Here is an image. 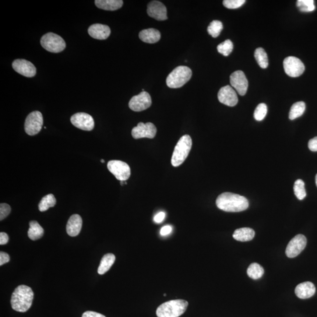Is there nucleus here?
<instances>
[{
  "label": "nucleus",
  "mask_w": 317,
  "mask_h": 317,
  "mask_svg": "<svg viewBox=\"0 0 317 317\" xmlns=\"http://www.w3.org/2000/svg\"><path fill=\"white\" fill-rule=\"evenodd\" d=\"M216 205L218 209L226 212H241L248 209L249 203L244 196L225 192L218 196Z\"/></svg>",
  "instance_id": "nucleus-1"
},
{
  "label": "nucleus",
  "mask_w": 317,
  "mask_h": 317,
  "mask_svg": "<svg viewBox=\"0 0 317 317\" xmlns=\"http://www.w3.org/2000/svg\"><path fill=\"white\" fill-rule=\"evenodd\" d=\"M33 299L34 292L32 289L27 285H21L14 290L11 304L15 311L25 312L31 308Z\"/></svg>",
  "instance_id": "nucleus-2"
},
{
  "label": "nucleus",
  "mask_w": 317,
  "mask_h": 317,
  "mask_svg": "<svg viewBox=\"0 0 317 317\" xmlns=\"http://www.w3.org/2000/svg\"><path fill=\"white\" fill-rule=\"evenodd\" d=\"M188 302L184 299H174L163 303L156 310L157 317H179L186 311Z\"/></svg>",
  "instance_id": "nucleus-3"
},
{
  "label": "nucleus",
  "mask_w": 317,
  "mask_h": 317,
  "mask_svg": "<svg viewBox=\"0 0 317 317\" xmlns=\"http://www.w3.org/2000/svg\"><path fill=\"white\" fill-rule=\"evenodd\" d=\"M192 146L191 137L188 135L183 136L179 139L173 153L171 163L174 167L181 165L188 156Z\"/></svg>",
  "instance_id": "nucleus-4"
},
{
  "label": "nucleus",
  "mask_w": 317,
  "mask_h": 317,
  "mask_svg": "<svg viewBox=\"0 0 317 317\" xmlns=\"http://www.w3.org/2000/svg\"><path fill=\"white\" fill-rule=\"evenodd\" d=\"M192 75V70L189 67L186 66L176 67L167 77V86L171 88H181L188 82Z\"/></svg>",
  "instance_id": "nucleus-5"
},
{
  "label": "nucleus",
  "mask_w": 317,
  "mask_h": 317,
  "mask_svg": "<svg viewBox=\"0 0 317 317\" xmlns=\"http://www.w3.org/2000/svg\"><path fill=\"white\" fill-rule=\"evenodd\" d=\"M41 44L46 50L53 53L61 52L66 47V43L63 39L53 33L44 35L41 39Z\"/></svg>",
  "instance_id": "nucleus-6"
},
{
  "label": "nucleus",
  "mask_w": 317,
  "mask_h": 317,
  "mask_svg": "<svg viewBox=\"0 0 317 317\" xmlns=\"http://www.w3.org/2000/svg\"><path fill=\"white\" fill-rule=\"evenodd\" d=\"M43 125V116L40 112L34 111L28 115L25 122V131L28 135L34 136L41 131Z\"/></svg>",
  "instance_id": "nucleus-7"
},
{
  "label": "nucleus",
  "mask_w": 317,
  "mask_h": 317,
  "mask_svg": "<svg viewBox=\"0 0 317 317\" xmlns=\"http://www.w3.org/2000/svg\"><path fill=\"white\" fill-rule=\"evenodd\" d=\"M109 172L120 181H126L130 176L129 166L121 161H111L107 165Z\"/></svg>",
  "instance_id": "nucleus-8"
},
{
  "label": "nucleus",
  "mask_w": 317,
  "mask_h": 317,
  "mask_svg": "<svg viewBox=\"0 0 317 317\" xmlns=\"http://www.w3.org/2000/svg\"><path fill=\"white\" fill-rule=\"evenodd\" d=\"M285 73L289 76L296 77L302 75L305 70L304 63L295 56H288L285 58L283 62Z\"/></svg>",
  "instance_id": "nucleus-9"
},
{
  "label": "nucleus",
  "mask_w": 317,
  "mask_h": 317,
  "mask_svg": "<svg viewBox=\"0 0 317 317\" xmlns=\"http://www.w3.org/2000/svg\"><path fill=\"white\" fill-rule=\"evenodd\" d=\"M306 239L304 235L298 234L292 238L289 242L285 254L289 258H294L300 254L305 248Z\"/></svg>",
  "instance_id": "nucleus-10"
},
{
  "label": "nucleus",
  "mask_w": 317,
  "mask_h": 317,
  "mask_svg": "<svg viewBox=\"0 0 317 317\" xmlns=\"http://www.w3.org/2000/svg\"><path fill=\"white\" fill-rule=\"evenodd\" d=\"M151 105L150 95L145 91H142L139 95L133 97L129 102V108L135 112L146 110Z\"/></svg>",
  "instance_id": "nucleus-11"
},
{
  "label": "nucleus",
  "mask_w": 317,
  "mask_h": 317,
  "mask_svg": "<svg viewBox=\"0 0 317 317\" xmlns=\"http://www.w3.org/2000/svg\"><path fill=\"white\" fill-rule=\"evenodd\" d=\"M157 132L156 126L152 123H144L140 122L133 128L132 130V135L134 139H138L146 137L153 139Z\"/></svg>",
  "instance_id": "nucleus-12"
},
{
  "label": "nucleus",
  "mask_w": 317,
  "mask_h": 317,
  "mask_svg": "<svg viewBox=\"0 0 317 317\" xmlns=\"http://www.w3.org/2000/svg\"><path fill=\"white\" fill-rule=\"evenodd\" d=\"M70 122L76 128L87 131H91L94 128L93 118L86 113L79 112L74 114L70 118Z\"/></svg>",
  "instance_id": "nucleus-13"
},
{
  "label": "nucleus",
  "mask_w": 317,
  "mask_h": 317,
  "mask_svg": "<svg viewBox=\"0 0 317 317\" xmlns=\"http://www.w3.org/2000/svg\"><path fill=\"white\" fill-rule=\"evenodd\" d=\"M231 86L238 94L244 96L248 89L249 83L244 72L237 70L231 74L230 77Z\"/></svg>",
  "instance_id": "nucleus-14"
},
{
  "label": "nucleus",
  "mask_w": 317,
  "mask_h": 317,
  "mask_svg": "<svg viewBox=\"0 0 317 317\" xmlns=\"http://www.w3.org/2000/svg\"><path fill=\"white\" fill-rule=\"evenodd\" d=\"M218 100L220 103L228 107H234L238 103V97L236 92L233 88L229 86L222 87L218 91Z\"/></svg>",
  "instance_id": "nucleus-15"
},
{
  "label": "nucleus",
  "mask_w": 317,
  "mask_h": 317,
  "mask_svg": "<svg viewBox=\"0 0 317 317\" xmlns=\"http://www.w3.org/2000/svg\"><path fill=\"white\" fill-rule=\"evenodd\" d=\"M13 68L17 73L24 76L31 77L36 75V68L26 59H16L13 62Z\"/></svg>",
  "instance_id": "nucleus-16"
},
{
  "label": "nucleus",
  "mask_w": 317,
  "mask_h": 317,
  "mask_svg": "<svg viewBox=\"0 0 317 317\" xmlns=\"http://www.w3.org/2000/svg\"><path fill=\"white\" fill-rule=\"evenodd\" d=\"M147 13L150 17L158 21L168 19L167 7L160 2H151L147 6Z\"/></svg>",
  "instance_id": "nucleus-17"
},
{
  "label": "nucleus",
  "mask_w": 317,
  "mask_h": 317,
  "mask_svg": "<svg viewBox=\"0 0 317 317\" xmlns=\"http://www.w3.org/2000/svg\"><path fill=\"white\" fill-rule=\"evenodd\" d=\"M111 33L110 28L106 25L95 24L88 28V34L91 37L97 40H104L107 39Z\"/></svg>",
  "instance_id": "nucleus-18"
},
{
  "label": "nucleus",
  "mask_w": 317,
  "mask_h": 317,
  "mask_svg": "<svg viewBox=\"0 0 317 317\" xmlns=\"http://www.w3.org/2000/svg\"><path fill=\"white\" fill-rule=\"evenodd\" d=\"M295 293L301 299H307L315 293V287L311 282L306 281L299 284L295 289Z\"/></svg>",
  "instance_id": "nucleus-19"
},
{
  "label": "nucleus",
  "mask_w": 317,
  "mask_h": 317,
  "mask_svg": "<svg viewBox=\"0 0 317 317\" xmlns=\"http://www.w3.org/2000/svg\"><path fill=\"white\" fill-rule=\"evenodd\" d=\"M83 219L78 214H73L70 216L66 225L67 233L71 237L78 235L82 228Z\"/></svg>",
  "instance_id": "nucleus-20"
},
{
  "label": "nucleus",
  "mask_w": 317,
  "mask_h": 317,
  "mask_svg": "<svg viewBox=\"0 0 317 317\" xmlns=\"http://www.w3.org/2000/svg\"><path fill=\"white\" fill-rule=\"evenodd\" d=\"M139 37L146 43L154 44L160 40L161 33L154 28L143 30L140 32Z\"/></svg>",
  "instance_id": "nucleus-21"
},
{
  "label": "nucleus",
  "mask_w": 317,
  "mask_h": 317,
  "mask_svg": "<svg viewBox=\"0 0 317 317\" xmlns=\"http://www.w3.org/2000/svg\"><path fill=\"white\" fill-rule=\"evenodd\" d=\"M255 231L251 228L244 227L235 230L232 234L235 241L245 242L252 241L255 237Z\"/></svg>",
  "instance_id": "nucleus-22"
},
{
  "label": "nucleus",
  "mask_w": 317,
  "mask_h": 317,
  "mask_svg": "<svg viewBox=\"0 0 317 317\" xmlns=\"http://www.w3.org/2000/svg\"><path fill=\"white\" fill-rule=\"evenodd\" d=\"M95 4L99 9L115 11L121 9L123 2L122 0H96Z\"/></svg>",
  "instance_id": "nucleus-23"
},
{
  "label": "nucleus",
  "mask_w": 317,
  "mask_h": 317,
  "mask_svg": "<svg viewBox=\"0 0 317 317\" xmlns=\"http://www.w3.org/2000/svg\"><path fill=\"white\" fill-rule=\"evenodd\" d=\"M116 257L112 253H108L104 256L101 261L100 265L98 267V273L99 274H104L111 269L113 264L115 262Z\"/></svg>",
  "instance_id": "nucleus-24"
},
{
  "label": "nucleus",
  "mask_w": 317,
  "mask_h": 317,
  "mask_svg": "<svg viewBox=\"0 0 317 317\" xmlns=\"http://www.w3.org/2000/svg\"><path fill=\"white\" fill-rule=\"evenodd\" d=\"M44 234V230L37 221L30 222V228L28 231V235L32 241H37L41 239Z\"/></svg>",
  "instance_id": "nucleus-25"
},
{
  "label": "nucleus",
  "mask_w": 317,
  "mask_h": 317,
  "mask_svg": "<svg viewBox=\"0 0 317 317\" xmlns=\"http://www.w3.org/2000/svg\"><path fill=\"white\" fill-rule=\"evenodd\" d=\"M305 110V104L304 102L299 101L292 105L290 113H289V119L294 120L304 114Z\"/></svg>",
  "instance_id": "nucleus-26"
},
{
  "label": "nucleus",
  "mask_w": 317,
  "mask_h": 317,
  "mask_svg": "<svg viewBox=\"0 0 317 317\" xmlns=\"http://www.w3.org/2000/svg\"><path fill=\"white\" fill-rule=\"evenodd\" d=\"M264 270L262 266L256 263H253L249 266L247 273L249 277L253 280H258L263 276Z\"/></svg>",
  "instance_id": "nucleus-27"
},
{
  "label": "nucleus",
  "mask_w": 317,
  "mask_h": 317,
  "mask_svg": "<svg viewBox=\"0 0 317 317\" xmlns=\"http://www.w3.org/2000/svg\"><path fill=\"white\" fill-rule=\"evenodd\" d=\"M255 57L261 68L265 69L269 66L267 54L263 48H259L256 49Z\"/></svg>",
  "instance_id": "nucleus-28"
},
{
  "label": "nucleus",
  "mask_w": 317,
  "mask_h": 317,
  "mask_svg": "<svg viewBox=\"0 0 317 317\" xmlns=\"http://www.w3.org/2000/svg\"><path fill=\"white\" fill-rule=\"evenodd\" d=\"M56 204L55 197L52 194L45 196L39 204V210L40 211H47L50 207H54Z\"/></svg>",
  "instance_id": "nucleus-29"
},
{
  "label": "nucleus",
  "mask_w": 317,
  "mask_h": 317,
  "mask_svg": "<svg viewBox=\"0 0 317 317\" xmlns=\"http://www.w3.org/2000/svg\"><path fill=\"white\" fill-rule=\"evenodd\" d=\"M223 24L220 21L214 20L207 28V32L211 37L216 38L223 30Z\"/></svg>",
  "instance_id": "nucleus-30"
},
{
  "label": "nucleus",
  "mask_w": 317,
  "mask_h": 317,
  "mask_svg": "<svg viewBox=\"0 0 317 317\" xmlns=\"http://www.w3.org/2000/svg\"><path fill=\"white\" fill-rule=\"evenodd\" d=\"M294 192L295 195L299 200L304 199L306 197L304 182L301 179H298L295 182Z\"/></svg>",
  "instance_id": "nucleus-31"
},
{
  "label": "nucleus",
  "mask_w": 317,
  "mask_h": 317,
  "mask_svg": "<svg viewBox=\"0 0 317 317\" xmlns=\"http://www.w3.org/2000/svg\"><path fill=\"white\" fill-rule=\"evenodd\" d=\"M297 6L302 12H311L315 9L313 0H298Z\"/></svg>",
  "instance_id": "nucleus-32"
},
{
  "label": "nucleus",
  "mask_w": 317,
  "mask_h": 317,
  "mask_svg": "<svg viewBox=\"0 0 317 317\" xmlns=\"http://www.w3.org/2000/svg\"><path fill=\"white\" fill-rule=\"evenodd\" d=\"M217 51L225 56L230 55L233 49V44L230 40H227L217 46Z\"/></svg>",
  "instance_id": "nucleus-33"
},
{
  "label": "nucleus",
  "mask_w": 317,
  "mask_h": 317,
  "mask_svg": "<svg viewBox=\"0 0 317 317\" xmlns=\"http://www.w3.org/2000/svg\"><path fill=\"white\" fill-rule=\"evenodd\" d=\"M267 113V107L265 104H260L257 106L254 112V117L257 121H262L266 117Z\"/></svg>",
  "instance_id": "nucleus-34"
},
{
  "label": "nucleus",
  "mask_w": 317,
  "mask_h": 317,
  "mask_svg": "<svg viewBox=\"0 0 317 317\" xmlns=\"http://www.w3.org/2000/svg\"><path fill=\"white\" fill-rule=\"evenodd\" d=\"M245 0H224L223 5L229 9H238L245 3Z\"/></svg>",
  "instance_id": "nucleus-35"
},
{
  "label": "nucleus",
  "mask_w": 317,
  "mask_h": 317,
  "mask_svg": "<svg viewBox=\"0 0 317 317\" xmlns=\"http://www.w3.org/2000/svg\"><path fill=\"white\" fill-rule=\"evenodd\" d=\"M11 212V207L8 204H0V220L2 221L9 216Z\"/></svg>",
  "instance_id": "nucleus-36"
},
{
  "label": "nucleus",
  "mask_w": 317,
  "mask_h": 317,
  "mask_svg": "<svg viewBox=\"0 0 317 317\" xmlns=\"http://www.w3.org/2000/svg\"><path fill=\"white\" fill-rule=\"evenodd\" d=\"M10 260V256L8 254L2 252L0 253V266H2L5 264L9 263Z\"/></svg>",
  "instance_id": "nucleus-37"
},
{
  "label": "nucleus",
  "mask_w": 317,
  "mask_h": 317,
  "mask_svg": "<svg viewBox=\"0 0 317 317\" xmlns=\"http://www.w3.org/2000/svg\"><path fill=\"white\" fill-rule=\"evenodd\" d=\"M308 148L310 150L317 151V136L309 140L308 142Z\"/></svg>",
  "instance_id": "nucleus-38"
},
{
  "label": "nucleus",
  "mask_w": 317,
  "mask_h": 317,
  "mask_svg": "<svg viewBox=\"0 0 317 317\" xmlns=\"http://www.w3.org/2000/svg\"><path fill=\"white\" fill-rule=\"evenodd\" d=\"M172 231V227L171 225H165L161 228L160 233L162 236H167L171 234Z\"/></svg>",
  "instance_id": "nucleus-39"
},
{
  "label": "nucleus",
  "mask_w": 317,
  "mask_h": 317,
  "mask_svg": "<svg viewBox=\"0 0 317 317\" xmlns=\"http://www.w3.org/2000/svg\"><path fill=\"white\" fill-rule=\"evenodd\" d=\"M165 216V213L163 211H161V212L155 215L153 219L154 221L156 223H161L164 220Z\"/></svg>",
  "instance_id": "nucleus-40"
},
{
  "label": "nucleus",
  "mask_w": 317,
  "mask_h": 317,
  "mask_svg": "<svg viewBox=\"0 0 317 317\" xmlns=\"http://www.w3.org/2000/svg\"><path fill=\"white\" fill-rule=\"evenodd\" d=\"M82 317H106L104 315L101 314V313H98L97 312L88 311L85 312Z\"/></svg>",
  "instance_id": "nucleus-41"
},
{
  "label": "nucleus",
  "mask_w": 317,
  "mask_h": 317,
  "mask_svg": "<svg viewBox=\"0 0 317 317\" xmlns=\"http://www.w3.org/2000/svg\"><path fill=\"white\" fill-rule=\"evenodd\" d=\"M9 236L6 232H2L0 233V245H5L9 242Z\"/></svg>",
  "instance_id": "nucleus-42"
},
{
  "label": "nucleus",
  "mask_w": 317,
  "mask_h": 317,
  "mask_svg": "<svg viewBox=\"0 0 317 317\" xmlns=\"http://www.w3.org/2000/svg\"><path fill=\"white\" fill-rule=\"evenodd\" d=\"M121 185L122 186L123 185H127V182L126 181H121Z\"/></svg>",
  "instance_id": "nucleus-43"
},
{
  "label": "nucleus",
  "mask_w": 317,
  "mask_h": 317,
  "mask_svg": "<svg viewBox=\"0 0 317 317\" xmlns=\"http://www.w3.org/2000/svg\"><path fill=\"white\" fill-rule=\"evenodd\" d=\"M315 183H316V187H317V174H316V175L315 176Z\"/></svg>",
  "instance_id": "nucleus-44"
},
{
  "label": "nucleus",
  "mask_w": 317,
  "mask_h": 317,
  "mask_svg": "<svg viewBox=\"0 0 317 317\" xmlns=\"http://www.w3.org/2000/svg\"><path fill=\"white\" fill-rule=\"evenodd\" d=\"M101 162H102V163H104V162H105L104 160H101Z\"/></svg>",
  "instance_id": "nucleus-45"
}]
</instances>
